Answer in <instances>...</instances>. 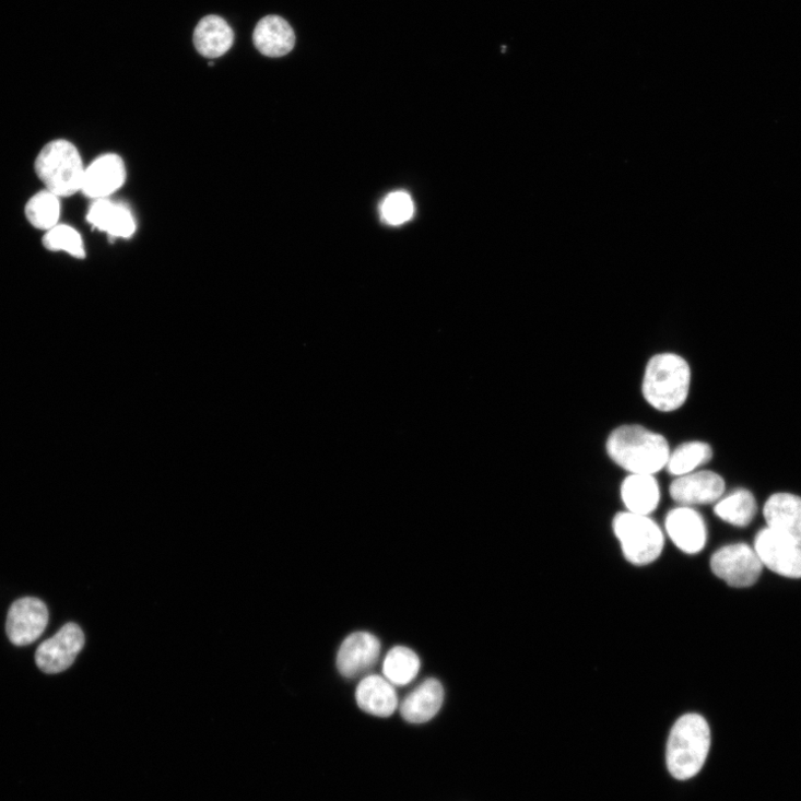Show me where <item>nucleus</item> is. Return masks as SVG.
I'll return each mask as SVG.
<instances>
[{"mask_svg":"<svg viewBox=\"0 0 801 801\" xmlns=\"http://www.w3.org/2000/svg\"><path fill=\"white\" fill-rule=\"evenodd\" d=\"M43 244L52 252H66L78 259H84L86 256L82 235L70 225L58 224L47 231Z\"/></svg>","mask_w":801,"mask_h":801,"instance_id":"obj_25","label":"nucleus"},{"mask_svg":"<svg viewBox=\"0 0 801 801\" xmlns=\"http://www.w3.org/2000/svg\"><path fill=\"white\" fill-rule=\"evenodd\" d=\"M660 498V486L653 474L631 473L623 482L622 499L629 513L649 516Z\"/></svg>","mask_w":801,"mask_h":801,"instance_id":"obj_19","label":"nucleus"},{"mask_svg":"<svg viewBox=\"0 0 801 801\" xmlns=\"http://www.w3.org/2000/svg\"><path fill=\"white\" fill-rule=\"evenodd\" d=\"M726 482L714 471H695L675 478L670 496L678 505L691 507L716 504L723 495Z\"/></svg>","mask_w":801,"mask_h":801,"instance_id":"obj_9","label":"nucleus"},{"mask_svg":"<svg viewBox=\"0 0 801 801\" xmlns=\"http://www.w3.org/2000/svg\"><path fill=\"white\" fill-rule=\"evenodd\" d=\"M714 457L711 447L703 441L683 444L670 452L665 469L675 478L697 471Z\"/></svg>","mask_w":801,"mask_h":801,"instance_id":"obj_22","label":"nucleus"},{"mask_svg":"<svg viewBox=\"0 0 801 801\" xmlns=\"http://www.w3.org/2000/svg\"><path fill=\"white\" fill-rule=\"evenodd\" d=\"M664 527L673 544L685 553L696 554L706 546L707 526L694 508L681 506L672 509L665 517Z\"/></svg>","mask_w":801,"mask_h":801,"instance_id":"obj_11","label":"nucleus"},{"mask_svg":"<svg viewBox=\"0 0 801 801\" xmlns=\"http://www.w3.org/2000/svg\"><path fill=\"white\" fill-rule=\"evenodd\" d=\"M254 43L264 56L283 57L293 50L295 34L284 19L271 15L262 19L257 25Z\"/></svg>","mask_w":801,"mask_h":801,"instance_id":"obj_18","label":"nucleus"},{"mask_svg":"<svg viewBox=\"0 0 801 801\" xmlns=\"http://www.w3.org/2000/svg\"><path fill=\"white\" fill-rule=\"evenodd\" d=\"M126 180L125 162L116 154H106L85 168L81 192L94 200L108 199Z\"/></svg>","mask_w":801,"mask_h":801,"instance_id":"obj_12","label":"nucleus"},{"mask_svg":"<svg viewBox=\"0 0 801 801\" xmlns=\"http://www.w3.org/2000/svg\"><path fill=\"white\" fill-rule=\"evenodd\" d=\"M48 624L46 604L37 598H23L15 601L8 615L7 633L10 641L24 647L36 641Z\"/></svg>","mask_w":801,"mask_h":801,"instance_id":"obj_10","label":"nucleus"},{"mask_svg":"<svg viewBox=\"0 0 801 801\" xmlns=\"http://www.w3.org/2000/svg\"><path fill=\"white\" fill-rule=\"evenodd\" d=\"M611 460L631 473L656 474L665 468L670 447L665 438L641 425H623L606 440Z\"/></svg>","mask_w":801,"mask_h":801,"instance_id":"obj_1","label":"nucleus"},{"mask_svg":"<svg viewBox=\"0 0 801 801\" xmlns=\"http://www.w3.org/2000/svg\"><path fill=\"white\" fill-rule=\"evenodd\" d=\"M754 549L764 567L789 579H801V545L766 527L755 538Z\"/></svg>","mask_w":801,"mask_h":801,"instance_id":"obj_7","label":"nucleus"},{"mask_svg":"<svg viewBox=\"0 0 801 801\" xmlns=\"http://www.w3.org/2000/svg\"><path fill=\"white\" fill-rule=\"evenodd\" d=\"M444 700V686L435 678H431L404 698L400 712L408 722L424 723L436 717Z\"/></svg>","mask_w":801,"mask_h":801,"instance_id":"obj_17","label":"nucleus"},{"mask_svg":"<svg viewBox=\"0 0 801 801\" xmlns=\"http://www.w3.org/2000/svg\"><path fill=\"white\" fill-rule=\"evenodd\" d=\"M60 198L44 190L35 195L26 204L25 215L28 222L36 228L49 231L59 223Z\"/></svg>","mask_w":801,"mask_h":801,"instance_id":"obj_24","label":"nucleus"},{"mask_svg":"<svg viewBox=\"0 0 801 801\" xmlns=\"http://www.w3.org/2000/svg\"><path fill=\"white\" fill-rule=\"evenodd\" d=\"M85 645V636L76 624H68L36 650L38 668L47 674L69 669Z\"/></svg>","mask_w":801,"mask_h":801,"instance_id":"obj_8","label":"nucleus"},{"mask_svg":"<svg viewBox=\"0 0 801 801\" xmlns=\"http://www.w3.org/2000/svg\"><path fill=\"white\" fill-rule=\"evenodd\" d=\"M381 653L380 640L368 633H355L342 644L337 659L338 669L345 678L358 676L372 669Z\"/></svg>","mask_w":801,"mask_h":801,"instance_id":"obj_13","label":"nucleus"},{"mask_svg":"<svg viewBox=\"0 0 801 801\" xmlns=\"http://www.w3.org/2000/svg\"><path fill=\"white\" fill-rule=\"evenodd\" d=\"M355 698L363 711L382 718L392 716L399 705L393 685L378 674L364 678L356 688Z\"/></svg>","mask_w":801,"mask_h":801,"instance_id":"obj_15","label":"nucleus"},{"mask_svg":"<svg viewBox=\"0 0 801 801\" xmlns=\"http://www.w3.org/2000/svg\"><path fill=\"white\" fill-rule=\"evenodd\" d=\"M767 527L801 545V498L788 492L770 496L763 509Z\"/></svg>","mask_w":801,"mask_h":801,"instance_id":"obj_14","label":"nucleus"},{"mask_svg":"<svg viewBox=\"0 0 801 801\" xmlns=\"http://www.w3.org/2000/svg\"><path fill=\"white\" fill-rule=\"evenodd\" d=\"M421 662L417 655L407 647H394L384 663V673L394 686H407L415 680Z\"/></svg>","mask_w":801,"mask_h":801,"instance_id":"obj_23","label":"nucleus"},{"mask_svg":"<svg viewBox=\"0 0 801 801\" xmlns=\"http://www.w3.org/2000/svg\"><path fill=\"white\" fill-rule=\"evenodd\" d=\"M710 567L719 579L733 588L753 587L764 569L754 546L746 543L720 547L714 553Z\"/></svg>","mask_w":801,"mask_h":801,"instance_id":"obj_6","label":"nucleus"},{"mask_svg":"<svg viewBox=\"0 0 801 801\" xmlns=\"http://www.w3.org/2000/svg\"><path fill=\"white\" fill-rule=\"evenodd\" d=\"M87 221L98 231L116 238H129L137 231L132 211L125 204H118L108 199L94 201L89 210Z\"/></svg>","mask_w":801,"mask_h":801,"instance_id":"obj_16","label":"nucleus"},{"mask_svg":"<svg viewBox=\"0 0 801 801\" xmlns=\"http://www.w3.org/2000/svg\"><path fill=\"white\" fill-rule=\"evenodd\" d=\"M716 516L734 527H747L756 517L758 505L753 493L747 488H737L726 497H721L714 509Z\"/></svg>","mask_w":801,"mask_h":801,"instance_id":"obj_21","label":"nucleus"},{"mask_svg":"<svg viewBox=\"0 0 801 801\" xmlns=\"http://www.w3.org/2000/svg\"><path fill=\"white\" fill-rule=\"evenodd\" d=\"M85 166L76 146L66 140L45 145L36 157L35 170L47 191L68 198L82 191Z\"/></svg>","mask_w":801,"mask_h":801,"instance_id":"obj_4","label":"nucleus"},{"mask_svg":"<svg viewBox=\"0 0 801 801\" xmlns=\"http://www.w3.org/2000/svg\"><path fill=\"white\" fill-rule=\"evenodd\" d=\"M380 214L385 223L393 226L402 225L413 217V201L405 192H393L384 200Z\"/></svg>","mask_w":801,"mask_h":801,"instance_id":"obj_26","label":"nucleus"},{"mask_svg":"<svg viewBox=\"0 0 801 801\" xmlns=\"http://www.w3.org/2000/svg\"><path fill=\"white\" fill-rule=\"evenodd\" d=\"M613 532L621 542L625 558L638 567L655 563L664 546L661 528L649 517L629 511L613 519Z\"/></svg>","mask_w":801,"mask_h":801,"instance_id":"obj_5","label":"nucleus"},{"mask_svg":"<svg viewBox=\"0 0 801 801\" xmlns=\"http://www.w3.org/2000/svg\"><path fill=\"white\" fill-rule=\"evenodd\" d=\"M711 745L710 728L698 714L678 719L669 734L667 765L678 780L695 777L704 767Z\"/></svg>","mask_w":801,"mask_h":801,"instance_id":"obj_3","label":"nucleus"},{"mask_svg":"<svg viewBox=\"0 0 801 801\" xmlns=\"http://www.w3.org/2000/svg\"><path fill=\"white\" fill-rule=\"evenodd\" d=\"M234 43V33L225 20L207 16L195 31V45L204 57L219 58L226 54Z\"/></svg>","mask_w":801,"mask_h":801,"instance_id":"obj_20","label":"nucleus"},{"mask_svg":"<svg viewBox=\"0 0 801 801\" xmlns=\"http://www.w3.org/2000/svg\"><path fill=\"white\" fill-rule=\"evenodd\" d=\"M691 385L688 362L674 353H661L655 355L646 366L643 393L656 410L671 412L685 404Z\"/></svg>","mask_w":801,"mask_h":801,"instance_id":"obj_2","label":"nucleus"}]
</instances>
